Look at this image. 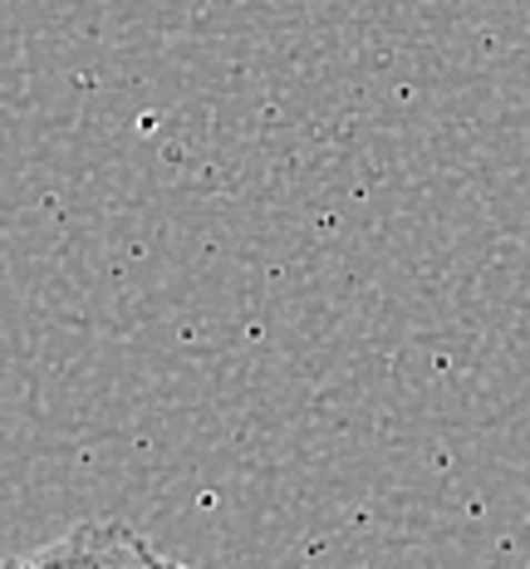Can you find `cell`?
Returning a JSON list of instances; mask_svg holds the SVG:
<instances>
[{
	"mask_svg": "<svg viewBox=\"0 0 530 569\" xmlns=\"http://www.w3.org/2000/svg\"><path fill=\"white\" fill-rule=\"evenodd\" d=\"M20 565H172V555H162L152 540H143V530L123 520H84L54 545L30 550Z\"/></svg>",
	"mask_w": 530,
	"mask_h": 569,
	"instance_id": "1",
	"label": "cell"
}]
</instances>
